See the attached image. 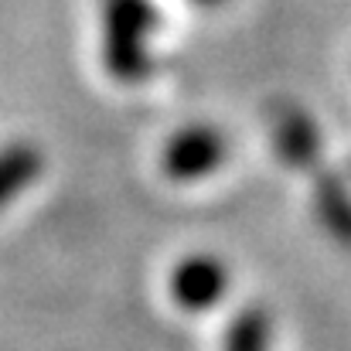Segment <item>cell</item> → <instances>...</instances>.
Wrapping results in <instances>:
<instances>
[{
	"label": "cell",
	"instance_id": "cell-1",
	"mask_svg": "<svg viewBox=\"0 0 351 351\" xmlns=\"http://www.w3.org/2000/svg\"><path fill=\"white\" fill-rule=\"evenodd\" d=\"M226 160V136L215 126H188L164 147V171L174 181H198Z\"/></svg>",
	"mask_w": 351,
	"mask_h": 351
},
{
	"label": "cell",
	"instance_id": "cell-2",
	"mask_svg": "<svg viewBox=\"0 0 351 351\" xmlns=\"http://www.w3.org/2000/svg\"><path fill=\"white\" fill-rule=\"evenodd\" d=\"M226 283H229V273L215 256H188L171 273V297L178 307L198 314L222 300Z\"/></svg>",
	"mask_w": 351,
	"mask_h": 351
},
{
	"label": "cell",
	"instance_id": "cell-3",
	"mask_svg": "<svg viewBox=\"0 0 351 351\" xmlns=\"http://www.w3.org/2000/svg\"><path fill=\"white\" fill-rule=\"evenodd\" d=\"M113 69L119 79H140L147 62H143V45L140 34L150 31V7L143 0H117V24H113Z\"/></svg>",
	"mask_w": 351,
	"mask_h": 351
},
{
	"label": "cell",
	"instance_id": "cell-4",
	"mask_svg": "<svg viewBox=\"0 0 351 351\" xmlns=\"http://www.w3.org/2000/svg\"><path fill=\"white\" fill-rule=\"evenodd\" d=\"M276 150L290 167H307L321 154V136H317L314 123L293 106L276 117Z\"/></svg>",
	"mask_w": 351,
	"mask_h": 351
},
{
	"label": "cell",
	"instance_id": "cell-5",
	"mask_svg": "<svg viewBox=\"0 0 351 351\" xmlns=\"http://www.w3.org/2000/svg\"><path fill=\"white\" fill-rule=\"evenodd\" d=\"M226 351H269V317L266 311H242L226 335Z\"/></svg>",
	"mask_w": 351,
	"mask_h": 351
},
{
	"label": "cell",
	"instance_id": "cell-6",
	"mask_svg": "<svg viewBox=\"0 0 351 351\" xmlns=\"http://www.w3.org/2000/svg\"><path fill=\"white\" fill-rule=\"evenodd\" d=\"M321 219L341 242L351 245V198L335 178H328L321 184Z\"/></svg>",
	"mask_w": 351,
	"mask_h": 351
},
{
	"label": "cell",
	"instance_id": "cell-7",
	"mask_svg": "<svg viewBox=\"0 0 351 351\" xmlns=\"http://www.w3.org/2000/svg\"><path fill=\"white\" fill-rule=\"evenodd\" d=\"M34 171H38V157H34L31 150L17 147V150L0 154V205H3L7 198H14V195L34 178Z\"/></svg>",
	"mask_w": 351,
	"mask_h": 351
},
{
	"label": "cell",
	"instance_id": "cell-8",
	"mask_svg": "<svg viewBox=\"0 0 351 351\" xmlns=\"http://www.w3.org/2000/svg\"><path fill=\"white\" fill-rule=\"evenodd\" d=\"M198 3H222V0H198Z\"/></svg>",
	"mask_w": 351,
	"mask_h": 351
}]
</instances>
